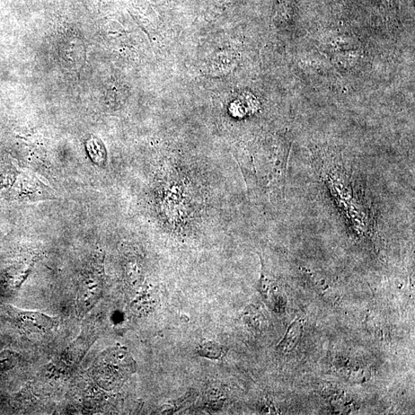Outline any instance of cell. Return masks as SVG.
<instances>
[{
  "label": "cell",
  "mask_w": 415,
  "mask_h": 415,
  "mask_svg": "<svg viewBox=\"0 0 415 415\" xmlns=\"http://www.w3.org/2000/svg\"><path fill=\"white\" fill-rule=\"evenodd\" d=\"M135 361L124 349H113L103 354L95 367V378L111 390L120 387L134 373Z\"/></svg>",
  "instance_id": "obj_1"
},
{
  "label": "cell",
  "mask_w": 415,
  "mask_h": 415,
  "mask_svg": "<svg viewBox=\"0 0 415 415\" xmlns=\"http://www.w3.org/2000/svg\"><path fill=\"white\" fill-rule=\"evenodd\" d=\"M17 320L25 332L39 334L50 332L57 325L56 320L37 312H21Z\"/></svg>",
  "instance_id": "obj_2"
},
{
  "label": "cell",
  "mask_w": 415,
  "mask_h": 415,
  "mask_svg": "<svg viewBox=\"0 0 415 415\" xmlns=\"http://www.w3.org/2000/svg\"><path fill=\"white\" fill-rule=\"evenodd\" d=\"M322 395L330 402L337 411L350 412L355 407L354 403L346 393V391L337 385L326 383L322 387Z\"/></svg>",
  "instance_id": "obj_3"
},
{
  "label": "cell",
  "mask_w": 415,
  "mask_h": 415,
  "mask_svg": "<svg viewBox=\"0 0 415 415\" xmlns=\"http://www.w3.org/2000/svg\"><path fill=\"white\" fill-rule=\"evenodd\" d=\"M304 332V320L298 319L291 323L286 333L285 337L279 344L277 349L281 353H289L297 346Z\"/></svg>",
  "instance_id": "obj_4"
},
{
  "label": "cell",
  "mask_w": 415,
  "mask_h": 415,
  "mask_svg": "<svg viewBox=\"0 0 415 415\" xmlns=\"http://www.w3.org/2000/svg\"><path fill=\"white\" fill-rule=\"evenodd\" d=\"M337 368L340 370L341 374L352 382H365L370 377L368 368L359 365L351 364V361L346 358L338 360Z\"/></svg>",
  "instance_id": "obj_5"
},
{
  "label": "cell",
  "mask_w": 415,
  "mask_h": 415,
  "mask_svg": "<svg viewBox=\"0 0 415 415\" xmlns=\"http://www.w3.org/2000/svg\"><path fill=\"white\" fill-rule=\"evenodd\" d=\"M0 235H1V233H0Z\"/></svg>",
  "instance_id": "obj_6"
}]
</instances>
